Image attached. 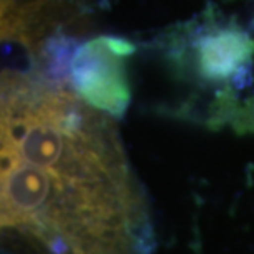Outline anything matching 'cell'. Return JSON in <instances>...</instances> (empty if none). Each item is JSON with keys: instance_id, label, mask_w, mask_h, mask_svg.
<instances>
[{"instance_id": "cell-1", "label": "cell", "mask_w": 254, "mask_h": 254, "mask_svg": "<svg viewBox=\"0 0 254 254\" xmlns=\"http://www.w3.org/2000/svg\"><path fill=\"white\" fill-rule=\"evenodd\" d=\"M2 243L12 254H150L152 221L111 116L17 78L2 98Z\"/></svg>"}, {"instance_id": "cell-3", "label": "cell", "mask_w": 254, "mask_h": 254, "mask_svg": "<svg viewBox=\"0 0 254 254\" xmlns=\"http://www.w3.org/2000/svg\"><path fill=\"white\" fill-rule=\"evenodd\" d=\"M254 57V38L245 28L218 27L208 30L193 45L195 69L210 83L241 79Z\"/></svg>"}, {"instance_id": "cell-2", "label": "cell", "mask_w": 254, "mask_h": 254, "mask_svg": "<svg viewBox=\"0 0 254 254\" xmlns=\"http://www.w3.org/2000/svg\"><path fill=\"white\" fill-rule=\"evenodd\" d=\"M134 52V45L119 37H98L81 45L69 66L73 93L91 108L123 118L130 99L124 60Z\"/></svg>"}]
</instances>
